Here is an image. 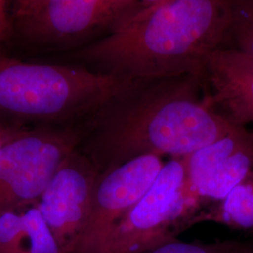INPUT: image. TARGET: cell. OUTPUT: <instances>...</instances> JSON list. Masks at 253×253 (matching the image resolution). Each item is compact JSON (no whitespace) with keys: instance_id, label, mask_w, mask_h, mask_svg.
Here are the masks:
<instances>
[{"instance_id":"obj_1","label":"cell","mask_w":253,"mask_h":253,"mask_svg":"<svg viewBox=\"0 0 253 253\" xmlns=\"http://www.w3.org/2000/svg\"><path fill=\"white\" fill-rule=\"evenodd\" d=\"M205 78L134 79L87 120L78 146L102 172L133 159L182 158L236 130L203 94Z\"/></svg>"},{"instance_id":"obj_2","label":"cell","mask_w":253,"mask_h":253,"mask_svg":"<svg viewBox=\"0 0 253 253\" xmlns=\"http://www.w3.org/2000/svg\"><path fill=\"white\" fill-rule=\"evenodd\" d=\"M232 0H168L115 21L106 36L74 54L82 66L129 79L191 74L226 40Z\"/></svg>"},{"instance_id":"obj_3","label":"cell","mask_w":253,"mask_h":253,"mask_svg":"<svg viewBox=\"0 0 253 253\" xmlns=\"http://www.w3.org/2000/svg\"><path fill=\"white\" fill-rule=\"evenodd\" d=\"M131 80L82 65L27 62L0 53V128L80 124Z\"/></svg>"},{"instance_id":"obj_4","label":"cell","mask_w":253,"mask_h":253,"mask_svg":"<svg viewBox=\"0 0 253 253\" xmlns=\"http://www.w3.org/2000/svg\"><path fill=\"white\" fill-rule=\"evenodd\" d=\"M184 158H172L145 195L84 253H143L177 239L201 206L186 194Z\"/></svg>"},{"instance_id":"obj_5","label":"cell","mask_w":253,"mask_h":253,"mask_svg":"<svg viewBox=\"0 0 253 253\" xmlns=\"http://www.w3.org/2000/svg\"><path fill=\"white\" fill-rule=\"evenodd\" d=\"M86 130L87 120L73 126L9 132L10 137L0 146V213L36 205Z\"/></svg>"},{"instance_id":"obj_6","label":"cell","mask_w":253,"mask_h":253,"mask_svg":"<svg viewBox=\"0 0 253 253\" xmlns=\"http://www.w3.org/2000/svg\"><path fill=\"white\" fill-rule=\"evenodd\" d=\"M100 172L79 147L54 172L37 207L63 253H73L86 224Z\"/></svg>"},{"instance_id":"obj_7","label":"cell","mask_w":253,"mask_h":253,"mask_svg":"<svg viewBox=\"0 0 253 253\" xmlns=\"http://www.w3.org/2000/svg\"><path fill=\"white\" fill-rule=\"evenodd\" d=\"M183 158L185 192L202 207L220 202L253 175V134L240 126Z\"/></svg>"},{"instance_id":"obj_8","label":"cell","mask_w":253,"mask_h":253,"mask_svg":"<svg viewBox=\"0 0 253 253\" xmlns=\"http://www.w3.org/2000/svg\"><path fill=\"white\" fill-rule=\"evenodd\" d=\"M163 163L146 155L102 172L97 181L90 212L73 253H84L123 217L153 185Z\"/></svg>"},{"instance_id":"obj_9","label":"cell","mask_w":253,"mask_h":253,"mask_svg":"<svg viewBox=\"0 0 253 253\" xmlns=\"http://www.w3.org/2000/svg\"><path fill=\"white\" fill-rule=\"evenodd\" d=\"M205 81L214 108L236 126L253 124L252 58L235 49H217L208 57Z\"/></svg>"},{"instance_id":"obj_10","label":"cell","mask_w":253,"mask_h":253,"mask_svg":"<svg viewBox=\"0 0 253 253\" xmlns=\"http://www.w3.org/2000/svg\"><path fill=\"white\" fill-rule=\"evenodd\" d=\"M109 0H46L25 28L42 42L64 43L106 26Z\"/></svg>"},{"instance_id":"obj_11","label":"cell","mask_w":253,"mask_h":253,"mask_svg":"<svg viewBox=\"0 0 253 253\" xmlns=\"http://www.w3.org/2000/svg\"><path fill=\"white\" fill-rule=\"evenodd\" d=\"M0 253H63L37 205L0 213Z\"/></svg>"},{"instance_id":"obj_12","label":"cell","mask_w":253,"mask_h":253,"mask_svg":"<svg viewBox=\"0 0 253 253\" xmlns=\"http://www.w3.org/2000/svg\"><path fill=\"white\" fill-rule=\"evenodd\" d=\"M218 203L208 212L200 213L196 223L213 220L235 229H253V175Z\"/></svg>"},{"instance_id":"obj_13","label":"cell","mask_w":253,"mask_h":253,"mask_svg":"<svg viewBox=\"0 0 253 253\" xmlns=\"http://www.w3.org/2000/svg\"><path fill=\"white\" fill-rule=\"evenodd\" d=\"M227 37L236 49L253 60V0H232V17Z\"/></svg>"},{"instance_id":"obj_14","label":"cell","mask_w":253,"mask_h":253,"mask_svg":"<svg viewBox=\"0 0 253 253\" xmlns=\"http://www.w3.org/2000/svg\"><path fill=\"white\" fill-rule=\"evenodd\" d=\"M251 249L253 247L236 241L202 243L175 239L143 253H245Z\"/></svg>"},{"instance_id":"obj_15","label":"cell","mask_w":253,"mask_h":253,"mask_svg":"<svg viewBox=\"0 0 253 253\" xmlns=\"http://www.w3.org/2000/svg\"><path fill=\"white\" fill-rule=\"evenodd\" d=\"M46 0H15L14 16L22 24L32 18L43 6Z\"/></svg>"},{"instance_id":"obj_16","label":"cell","mask_w":253,"mask_h":253,"mask_svg":"<svg viewBox=\"0 0 253 253\" xmlns=\"http://www.w3.org/2000/svg\"><path fill=\"white\" fill-rule=\"evenodd\" d=\"M8 4L9 0H0V45L7 41L11 31Z\"/></svg>"},{"instance_id":"obj_17","label":"cell","mask_w":253,"mask_h":253,"mask_svg":"<svg viewBox=\"0 0 253 253\" xmlns=\"http://www.w3.org/2000/svg\"><path fill=\"white\" fill-rule=\"evenodd\" d=\"M166 1H168V0H135L134 9H132L129 13H133V12L142 10V9L152 8V7H155V6L161 5V4H163V3L166 2ZM129 13H127V14H129Z\"/></svg>"},{"instance_id":"obj_18","label":"cell","mask_w":253,"mask_h":253,"mask_svg":"<svg viewBox=\"0 0 253 253\" xmlns=\"http://www.w3.org/2000/svg\"><path fill=\"white\" fill-rule=\"evenodd\" d=\"M253 253V249H251V250H250V251H248V252H247V253Z\"/></svg>"}]
</instances>
